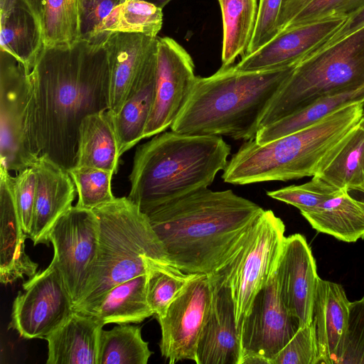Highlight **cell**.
<instances>
[{"instance_id": "obj_1", "label": "cell", "mask_w": 364, "mask_h": 364, "mask_svg": "<svg viewBox=\"0 0 364 364\" xmlns=\"http://www.w3.org/2000/svg\"><path fill=\"white\" fill-rule=\"evenodd\" d=\"M109 79L104 41L43 48L28 74L26 144L34 159L75 166L82 119L109 109Z\"/></svg>"}, {"instance_id": "obj_2", "label": "cell", "mask_w": 364, "mask_h": 364, "mask_svg": "<svg viewBox=\"0 0 364 364\" xmlns=\"http://www.w3.org/2000/svg\"><path fill=\"white\" fill-rule=\"evenodd\" d=\"M263 210L230 189L205 188L146 215L173 266L210 276L235 254Z\"/></svg>"}, {"instance_id": "obj_3", "label": "cell", "mask_w": 364, "mask_h": 364, "mask_svg": "<svg viewBox=\"0 0 364 364\" xmlns=\"http://www.w3.org/2000/svg\"><path fill=\"white\" fill-rule=\"evenodd\" d=\"M364 115V100L346 104L314 124L264 144L245 141L223 169L225 183L288 181L317 174L341 149Z\"/></svg>"}, {"instance_id": "obj_4", "label": "cell", "mask_w": 364, "mask_h": 364, "mask_svg": "<svg viewBox=\"0 0 364 364\" xmlns=\"http://www.w3.org/2000/svg\"><path fill=\"white\" fill-rule=\"evenodd\" d=\"M294 66L245 72L222 65L210 76H197L171 130L235 140L255 139L263 113Z\"/></svg>"}, {"instance_id": "obj_5", "label": "cell", "mask_w": 364, "mask_h": 364, "mask_svg": "<svg viewBox=\"0 0 364 364\" xmlns=\"http://www.w3.org/2000/svg\"><path fill=\"white\" fill-rule=\"evenodd\" d=\"M231 146L221 136L161 132L139 146L129 176L127 198L146 214L208 188L228 164Z\"/></svg>"}, {"instance_id": "obj_6", "label": "cell", "mask_w": 364, "mask_h": 364, "mask_svg": "<svg viewBox=\"0 0 364 364\" xmlns=\"http://www.w3.org/2000/svg\"><path fill=\"white\" fill-rule=\"evenodd\" d=\"M92 210L99 220V250L89 291L73 308L82 314L117 284L146 274L149 259L170 263L147 215L127 197L115 198Z\"/></svg>"}, {"instance_id": "obj_7", "label": "cell", "mask_w": 364, "mask_h": 364, "mask_svg": "<svg viewBox=\"0 0 364 364\" xmlns=\"http://www.w3.org/2000/svg\"><path fill=\"white\" fill-rule=\"evenodd\" d=\"M364 85V28L297 63L263 113L259 129L313 102Z\"/></svg>"}, {"instance_id": "obj_8", "label": "cell", "mask_w": 364, "mask_h": 364, "mask_svg": "<svg viewBox=\"0 0 364 364\" xmlns=\"http://www.w3.org/2000/svg\"><path fill=\"white\" fill-rule=\"evenodd\" d=\"M285 225L271 210H264L230 259L213 274L230 287L237 325L249 312L257 294L275 274L282 251Z\"/></svg>"}, {"instance_id": "obj_9", "label": "cell", "mask_w": 364, "mask_h": 364, "mask_svg": "<svg viewBox=\"0 0 364 364\" xmlns=\"http://www.w3.org/2000/svg\"><path fill=\"white\" fill-rule=\"evenodd\" d=\"M99 234V220L94 211L76 205L58 218L49 233L54 249L52 260L60 271L74 306L84 299L92 283Z\"/></svg>"}, {"instance_id": "obj_10", "label": "cell", "mask_w": 364, "mask_h": 364, "mask_svg": "<svg viewBox=\"0 0 364 364\" xmlns=\"http://www.w3.org/2000/svg\"><path fill=\"white\" fill-rule=\"evenodd\" d=\"M22 287L14 300L9 328L24 338L46 339L74 311L60 271L52 260Z\"/></svg>"}, {"instance_id": "obj_11", "label": "cell", "mask_w": 364, "mask_h": 364, "mask_svg": "<svg viewBox=\"0 0 364 364\" xmlns=\"http://www.w3.org/2000/svg\"><path fill=\"white\" fill-rule=\"evenodd\" d=\"M299 328L280 297L274 274L239 324L241 364H272Z\"/></svg>"}, {"instance_id": "obj_12", "label": "cell", "mask_w": 364, "mask_h": 364, "mask_svg": "<svg viewBox=\"0 0 364 364\" xmlns=\"http://www.w3.org/2000/svg\"><path fill=\"white\" fill-rule=\"evenodd\" d=\"M213 297L209 276L196 274L168 306L166 314L156 318L161 327V355L170 364L196 360L198 339L208 316Z\"/></svg>"}, {"instance_id": "obj_13", "label": "cell", "mask_w": 364, "mask_h": 364, "mask_svg": "<svg viewBox=\"0 0 364 364\" xmlns=\"http://www.w3.org/2000/svg\"><path fill=\"white\" fill-rule=\"evenodd\" d=\"M188 53L169 37H157L154 102L144 138L171 127L188 100L197 76Z\"/></svg>"}, {"instance_id": "obj_14", "label": "cell", "mask_w": 364, "mask_h": 364, "mask_svg": "<svg viewBox=\"0 0 364 364\" xmlns=\"http://www.w3.org/2000/svg\"><path fill=\"white\" fill-rule=\"evenodd\" d=\"M28 73L10 53L0 50V168L16 173L34 159L26 144Z\"/></svg>"}, {"instance_id": "obj_15", "label": "cell", "mask_w": 364, "mask_h": 364, "mask_svg": "<svg viewBox=\"0 0 364 364\" xmlns=\"http://www.w3.org/2000/svg\"><path fill=\"white\" fill-rule=\"evenodd\" d=\"M275 275L280 297L299 327L310 324L319 277L304 235L297 233L285 237Z\"/></svg>"}, {"instance_id": "obj_16", "label": "cell", "mask_w": 364, "mask_h": 364, "mask_svg": "<svg viewBox=\"0 0 364 364\" xmlns=\"http://www.w3.org/2000/svg\"><path fill=\"white\" fill-rule=\"evenodd\" d=\"M347 16L333 15L279 32L235 65L240 71H264L296 65L318 44L337 30Z\"/></svg>"}, {"instance_id": "obj_17", "label": "cell", "mask_w": 364, "mask_h": 364, "mask_svg": "<svg viewBox=\"0 0 364 364\" xmlns=\"http://www.w3.org/2000/svg\"><path fill=\"white\" fill-rule=\"evenodd\" d=\"M210 311L201 331L196 354L197 364H241L242 348L230 287L216 274Z\"/></svg>"}, {"instance_id": "obj_18", "label": "cell", "mask_w": 364, "mask_h": 364, "mask_svg": "<svg viewBox=\"0 0 364 364\" xmlns=\"http://www.w3.org/2000/svg\"><path fill=\"white\" fill-rule=\"evenodd\" d=\"M31 167L36 175V189L28 237L34 245H48L50 230L58 218L73 206L77 191L68 171L46 155L38 156Z\"/></svg>"}, {"instance_id": "obj_19", "label": "cell", "mask_w": 364, "mask_h": 364, "mask_svg": "<svg viewBox=\"0 0 364 364\" xmlns=\"http://www.w3.org/2000/svg\"><path fill=\"white\" fill-rule=\"evenodd\" d=\"M27 237L16 205L13 176L0 168V281L4 285L36 273L38 264L25 251Z\"/></svg>"}, {"instance_id": "obj_20", "label": "cell", "mask_w": 364, "mask_h": 364, "mask_svg": "<svg viewBox=\"0 0 364 364\" xmlns=\"http://www.w3.org/2000/svg\"><path fill=\"white\" fill-rule=\"evenodd\" d=\"M157 37L123 32L107 34L104 43L109 65L110 114L118 113L127 100Z\"/></svg>"}, {"instance_id": "obj_21", "label": "cell", "mask_w": 364, "mask_h": 364, "mask_svg": "<svg viewBox=\"0 0 364 364\" xmlns=\"http://www.w3.org/2000/svg\"><path fill=\"white\" fill-rule=\"evenodd\" d=\"M157 40L150 50L130 93L116 114H109L120 156L144 139L145 127L154 102Z\"/></svg>"}, {"instance_id": "obj_22", "label": "cell", "mask_w": 364, "mask_h": 364, "mask_svg": "<svg viewBox=\"0 0 364 364\" xmlns=\"http://www.w3.org/2000/svg\"><path fill=\"white\" fill-rule=\"evenodd\" d=\"M350 302L341 284L318 278L312 321L319 364H335L347 327Z\"/></svg>"}, {"instance_id": "obj_23", "label": "cell", "mask_w": 364, "mask_h": 364, "mask_svg": "<svg viewBox=\"0 0 364 364\" xmlns=\"http://www.w3.org/2000/svg\"><path fill=\"white\" fill-rule=\"evenodd\" d=\"M104 323L96 316L74 311L46 338L47 364H97Z\"/></svg>"}, {"instance_id": "obj_24", "label": "cell", "mask_w": 364, "mask_h": 364, "mask_svg": "<svg viewBox=\"0 0 364 364\" xmlns=\"http://www.w3.org/2000/svg\"><path fill=\"white\" fill-rule=\"evenodd\" d=\"M0 14V50L13 55L28 74L44 48L42 25L21 1Z\"/></svg>"}, {"instance_id": "obj_25", "label": "cell", "mask_w": 364, "mask_h": 364, "mask_svg": "<svg viewBox=\"0 0 364 364\" xmlns=\"http://www.w3.org/2000/svg\"><path fill=\"white\" fill-rule=\"evenodd\" d=\"M301 215L316 231L338 240L353 242L364 238V201L346 189Z\"/></svg>"}, {"instance_id": "obj_26", "label": "cell", "mask_w": 364, "mask_h": 364, "mask_svg": "<svg viewBox=\"0 0 364 364\" xmlns=\"http://www.w3.org/2000/svg\"><path fill=\"white\" fill-rule=\"evenodd\" d=\"M120 154L108 111L90 114L80 126L76 166L117 172Z\"/></svg>"}, {"instance_id": "obj_27", "label": "cell", "mask_w": 364, "mask_h": 364, "mask_svg": "<svg viewBox=\"0 0 364 364\" xmlns=\"http://www.w3.org/2000/svg\"><path fill=\"white\" fill-rule=\"evenodd\" d=\"M146 273L112 287L89 313L107 323H139L154 315L146 293Z\"/></svg>"}, {"instance_id": "obj_28", "label": "cell", "mask_w": 364, "mask_h": 364, "mask_svg": "<svg viewBox=\"0 0 364 364\" xmlns=\"http://www.w3.org/2000/svg\"><path fill=\"white\" fill-rule=\"evenodd\" d=\"M223 20L222 65L229 66L244 55L256 23L257 0H218Z\"/></svg>"}, {"instance_id": "obj_29", "label": "cell", "mask_w": 364, "mask_h": 364, "mask_svg": "<svg viewBox=\"0 0 364 364\" xmlns=\"http://www.w3.org/2000/svg\"><path fill=\"white\" fill-rule=\"evenodd\" d=\"M364 100V85L321 98L301 109L259 129L255 141L264 144L304 129L350 102Z\"/></svg>"}, {"instance_id": "obj_30", "label": "cell", "mask_w": 364, "mask_h": 364, "mask_svg": "<svg viewBox=\"0 0 364 364\" xmlns=\"http://www.w3.org/2000/svg\"><path fill=\"white\" fill-rule=\"evenodd\" d=\"M315 176L339 189L364 194V123L362 121L341 149Z\"/></svg>"}, {"instance_id": "obj_31", "label": "cell", "mask_w": 364, "mask_h": 364, "mask_svg": "<svg viewBox=\"0 0 364 364\" xmlns=\"http://www.w3.org/2000/svg\"><path fill=\"white\" fill-rule=\"evenodd\" d=\"M151 354L139 326L119 324L101 332L97 364H146Z\"/></svg>"}, {"instance_id": "obj_32", "label": "cell", "mask_w": 364, "mask_h": 364, "mask_svg": "<svg viewBox=\"0 0 364 364\" xmlns=\"http://www.w3.org/2000/svg\"><path fill=\"white\" fill-rule=\"evenodd\" d=\"M196 274L183 272L168 262L147 260L146 299L156 318L166 314L171 303Z\"/></svg>"}, {"instance_id": "obj_33", "label": "cell", "mask_w": 364, "mask_h": 364, "mask_svg": "<svg viewBox=\"0 0 364 364\" xmlns=\"http://www.w3.org/2000/svg\"><path fill=\"white\" fill-rule=\"evenodd\" d=\"M163 24L162 9L141 0H125L105 22L103 31L141 33L157 37Z\"/></svg>"}, {"instance_id": "obj_34", "label": "cell", "mask_w": 364, "mask_h": 364, "mask_svg": "<svg viewBox=\"0 0 364 364\" xmlns=\"http://www.w3.org/2000/svg\"><path fill=\"white\" fill-rule=\"evenodd\" d=\"M43 33L44 47L80 41V0H46Z\"/></svg>"}, {"instance_id": "obj_35", "label": "cell", "mask_w": 364, "mask_h": 364, "mask_svg": "<svg viewBox=\"0 0 364 364\" xmlns=\"http://www.w3.org/2000/svg\"><path fill=\"white\" fill-rule=\"evenodd\" d=\"M68 172L78 196L76 206L93 210L115 198L111 188L112 178L114 175L112 172L76 166L69 169Z\"/></svg>"}, {"instance_id": "obj_36", "label": "cell", "mask_w": 364, "mask_h": 364, "mask_svg": "<svg viewBox=\"0 0 364 364\" xmlns=\"http://www.w3.org/2000/svg\"><path fill=\"white\" fill-rule=\"evenodd\" d=\"M341 190L321 178L314 176L309 182L269 191H267V195L273 199L296 207L300 210L301 214H304L313 210Z\"/></svg>"}, {"instance_id": "obj_37", "label": "cell", "mask_w": 364, "mask_h": 364, "mask_svg": "<svg viewBox=\"0 0 364 364\" xmlns=\"http://www.w3.org/2000/svg\"><path fill=\"white\" fill-rule=\"evenodd\" d=\"M342 0H287L282 6L278 33L333 16Z\"/></svg>"}, {"instance_id": "obj_38", "label": "cell", "mask_w": 364, "mask_h": 364, "mask_svg": "<svg viewBox=\"0 0 364 364\" xmlns=\"http://www.w3.org/2000/svg\"><path fill=\"white\" fill-rule=\"evenodd\" d=\"M335 364H364V296L350 302L347 327Z\"/></svg>"}, {"instance_id": "obj_39", "label": "cell", "mask_w": 364, "mask_h": 364, "mask_svg": "<svg viewBox=\"0 0 364 364\" xmlns=\"http://www.w3.org/2000/svg\"><path fill=\"white\" fill-rule=\"evenodd\" d=\"M272 364H319L314 323L299 327Z\"/></svg>"}, {"instance_id": "obj_40", "label": "cell", "mask_w": 364, "mask_h": 364, "mask_svg": "<svg viewBox=\"0 0 364 364\" xmlns=\"http://www.w3.org/2000/svg\"><path fill=\"white\" fill-rule=\"evenodd\" d=\"M125 0H80V40L103 42L105 21L114 9Z\"/></svg>"}, {"instance_id": "obj_41", "label": "cell", "mask_w": 364, "mask_h": 364, "mask_svg": "<svg viewBox=\"0 0 364 364\" xmlns=\"http://www.w3.org/2000/svg\"><path fill=\"white\" fill-rule=\"evenodd\" d=\"M13 187L20 221L28 236L32 227L36 189V175L33 168H26L13 176Z\"/></svg>"}, {"instance_id": "obj_42", "label": "cell", "mask_w": 364, "mask_h": 364, "mask_svg": "<svg viewBox=\"0 0 364 364\" xmlns=\"http://www.w3.org/2000/svg\"><path fill=\"white\" fill-rule=\"evenodd\" d=\"M283 1H259L255 30L244 55L256 51L278 33V20Z\"/></svg>"}, {"instance_id": "obj_43", "label": "cell", "mask_w": 364, "mask_h": 364, "mask_svg": "<svg viewBox=\"0 0 364 364\" xmlns=\"http://www.w3.org/2000/svg\"><path fill=\"white\" fill-rule=\"evenodd\" d=\"M363 28H364V6L347 16L341 26L316 46L303 60L328 48Z\"/></svg>"}, {"instance_id": "obj_44", "label": "cell", "mask_w": 364, "mask_h": 364, "mask_svg": "<svg viewBox=\"0 0 364 364\" xmlns=\"http://www.w3.org/2000/svg\"><path fill=\"white\" fill-rule=\"evenodd\" d=\"M18 1H23L31 10L43 27L46 0H0V11L8 9Z\"/></svg>"}, {"instance_id": "obj_45", "label": "cell", "mask_w": 364, "mask_h": 364, "mask_svg": "<svg viewBox=\"0 0 364 364\" xmlns=\"http://www.w3.org/2000/svg\"><path fill=\"white\" fill-rule=\"evenodd\" d=\"M364 6V0H342L335 10L334 14L348 16Z\"/></svg>"}, {"instance_id": "obj_46", "label": "cell", "mask_w": 364, "mask_h": 364, "mask_svg": "<svg viewBox=\"0 0 364 364\" xmlns=\"http://www.w3.org/2000/svg\"><path fill=\"white\" fill-rule=\"evenodd\" d=\"M141 1H144L146 2L151 3V4H154L155 6L163 9V8L167 4H168L170 1H171L172 0H141Z\"/></svg>"}, {"instance_id": "obj_47", "label": "cell", "mask_w": 364, "mask_h": 364, "mask_svg": "<svg viewBox=\"0 0 364 364\" xmlns=\"http://www.w3.org/2000/svg\"><path fill=\"white\" fill-rule=\"evenodd\" d=\"M361 121L364 123V115H363V118H362ZM360 200H363V201H364V198L360 199Z\"/></svg>"}, {"instance_id": "obj_48", "label": "cell", "mask_w": 364, "mask_h": 364, "mask_svg": "<svg viewBox=\"0 0 364 364\" xmlns=\"http://www.w3.org/2000/svg\"><path fill=\"white\" fill-rule=\"evenodd\" d=\"M285 1H287V0H284V1H283V3H284Z\"/></svg>"}]
</instances>
